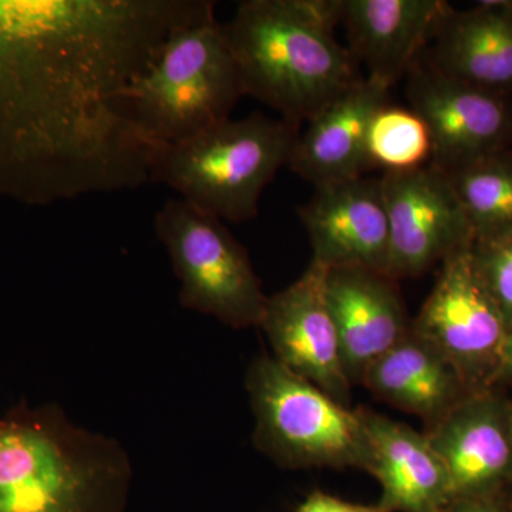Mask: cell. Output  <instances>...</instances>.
I'll return each instance as SVG.
<instances>
[{
  "label": "cell",
  "instance_id": "ffe728a7",
  "mask_svg": "<svg viewBox=\"0 0 512 512\" xmlns=\"http://www.w3.org/2000/svg\"><path fill=\"white\" fill-rule=\"evenodd\" d=\"M473 229L474 242L512 234V151L446 171Z\"/></svg>",
  "mask_w": 512,
  "mask_h": 512
},
{
  "label": "cell",
  "instance_id": "4316f807",
  "mask_svg": "<svg viewBox=\"0 0 512 512\" xmlns=\"http://www.w3.org/2000/svg\"><path fill=\"white\" fill-rule=\"evenodd\" d=\"M510 399H511V406H512V396H510Z\"/></svg>",
  "mask_w": 512,
  "mask_h": 512
},
{
  "label": "cell",
  "instance_id": "603a6c76",
  "mask_svg": "<svg viewBox=\"0 0 512 512\" xmlns=\"http://www.w3.org/2000/svg\"><path fill=\"white\" fill-rule=\"evenodd\" d=\"M296 512H390L382 504L363 505L348 503L333 495L315 491L308 495Z\"/></svg>",
  "mask_w": 512,
  "mask_h": 512
},
{
  "label": "cell",
  "instance_id": "52a82bcc",
  "mask_svg": "<svg viewBox=\"0 0 512 512\" xmlns=\"http://www.w3.org/2000/svg\"><path fill=\"white\" fill-rule=\"evenodd\" d=\"M154 229L170 256L185 309L229 328H259L268 296L247 249L224 222L180 198L157 211Z\"/></svg>",
  "mask_w": 512,
  "mask_h": 512
},
{
  "label": "cell",
  "instance_id": "4fadbf2b",
  "mask_svg": "<svg viewBox=\"0 0 512 512\" xmlns=\"http://www.w3.org/2000/svg\"><path fill=\"white\" fill-rule=\"evenodd\" d=\"M313 261L326 268L373 269L389 275L390 224L382 178L362 177L315 187L299 208Z\"/></svg>",
  "mask_w": 512,
  "mask_h": 512
},
{
  "label": "cell",
  "instance_id": "5bb4252c",
  "mask_svg": "<svg viewBox=\"0 0 512 512\" xmlns=\"http://www.w3.org/2000/svg\"><path fill=\"white\" fill-rule=\"evenodd\" d=\"M326 296L350 384L412 329L399 281L373 269L326 268Z\"/></svg>",
  "mask_w": 512,
  "mask_h": 512
},
{
  "label": "cell",
  "instance_id": "9a60e30c",
  "mask_svg": "<svg viewBox=\"0 0 512 512\" xmlns=\"http://www.w3.org/2000/svg\"><path fill=\"white\" fill-rule=\"evenodd\" d=\"M450 8L443 0H343L348 49L365 64V79L386 90L406 79Z\"/></svg>",
  "mask_w": 512,
  "mask_h": 512
},
{
  "label": "cell",
  "instance_id": "d4e9b609",
  "mask_svg": "<svg viewBox=\"0 0 512 512\" xmlns=\"http://www.w3.org/2000/svg\"><path fill=\"white\" fill-rule=\"evenodd\" d=\"M491 389L500 390V392L512 396V325L505 335L500 363H498Z\"/></svg>",
  "mask_w": 512,
  "mask_h": 512
},
{
  "label": "cell",
  "instance_id": "44dd1931",
  "mask_svg": "<svg viewBox=\"0 0 512 512\" xmlns=\"http://www.w3.org/2000/svg\"><path fill=\"white\" fill-rule=\"evenodd\" d=\"M367 154L384 173H404L431 163L433 144L429 128L410 107L386 103L370 121Z\"/></svg>",
  "mask_w": 512,
  "mask_h": 512
},
{
  "label": "cell",
  "instance_id": "9c48e42d",
  "mask_svg": "<svg viewBox=\"0 0 512 512\" xmlns=\"http://www.w3.org/2000/svg\"><path fill=\"white\" fill-rule=\"evenodd\" d=\"M390 224L389 275L396 281L426 274L474 244L473 229L443 168L430 163L384 173Z\"/></svg>",
  "mask_w": 512,
  "mask_h": 512
},
{
  "label": "cell",
  "instance_id": "484cf974",
  "mask_svg": "<svg viewBox=\"0 0 512 512\" xmlns=\"http://www.w3.org/2000/svg\"><path fill=\"white\" fill-rule=\"evenodd\" d=\"M510 512H512V493L510 495Z\"/></svg>",
  "mask_w": 512,
  "mask_h": 512
},
{
  "label": "cell",
  "instance_id": "8992f818",
  "mask_svg": "<svg viewBox=\"0 0 512 512\" xmlns=\"http://www.w3.org/2000/svg\"><path fill=\"white\" fill-rule=\"evenodd\" d=\"M241 79L217 18L175 32L131 87L138 127L157 146L181 143L231 119Z\"/></svg>",
  "mask_w": 512,
  "mask_h": 512
},
{
  "label": "cell",
  "instance_id": "ac0fdd59",
  "mask_svg": "<svg viewBox=\"0 0 512 512\" xmlns=\"http://www.w3.org/2000/svg\"><path fill=\"white\" fill-rule=\"evenodd\" d=\"M431 40L426 60L434 69L488 92L512 90V0L451 6Z\"/></svg>",
  "mask_w": 512,
  "mask_h": 512
},
{
  "label": "cell",
  "instance_id": "2e32d148",
  "mask_svg": "<svg viewBox=\"0 0 512 512\" xmlns=\"http://www.w3.org/2000/svg\"><path fill=\"white\" fill-rule=\"evenodd\" d=\"M389 101L390 90L363 77L308 121L296 137L288 167L315 187L362 177L372 168L370 121Z\"/></svg>",
  "mask_w": 512,
  "mask_h": 512
},
{
  "label": "cell",
  "instance_id": "3957f363",
  "mask_svg": "<svg viewBox=\"0 0 512 512\" xmlns=\"http://www.w3.org/2000/svg\"><path fill=\"white\" fill-rule=\"evenodd\" d=\"M131 480L119 441L57 404L22 403L0 419V512H124Z\"/></svg>",
  "mask_w": 512,
  "mask_h": 512
},
{
  "label": "cell",
  "instance_id": "8fae6325",
  "mask_svg": "<svg viewBox=\"0 0 512 512\" xmlns=\"http://www.w3.org/2000/svg\"><path fill=\"white\" fill-rule=\"evenodd\" d=\"M325 279L326 266L312 259L293 284L268 296L259 329L282 366L349 406L352 384L343 367Z\"/></svg>",
  "mask_w": 512,
  "mask_h": 512
},
{
  "label": "cell",
  "instance_id": "ba28073f",
  "mask_svg": "<svg viewBox=\"0 0 512 512\" xmlns=\"http://www.w3.org/2000/svg\"><path fill=\"white\" fill-rule=\"evenodd\" d=\"M471 247L441 264L429 298L412 319V330L476 393L491 389L508 325L478 274Z\"/></svg>",
  "mask_w": 512,
  "mask_h": 512
},
{
  "label": "cell",
  "instance_id": "5b68a950",
  "mask_svg": "<svg viewBox=\"0 0 512 512\" xmlns=\"http://www.w3.org/2000/svg\"><path fill=\"white\" fill-rule=\"evenodd\" d=\"M255 417L254 446L284 468H359L369 471L370 443L360 409L261 353L245 379Z\"/></svg>",
  "mask_w": 512,
  "mask_h": 512
},
{
  "label": "cell",
  "instance_id": "277c9868",
  "mask_svg": "<svg viewBox=\"0 0 512 512\" xmlns=\"http://www.w3.org/2000/svg\"><path fill=\"white\" fill-rule=\"evenodd\" d=\"M298 126L254 113L158 147L151 183L222 222L254 220L265 188L288 165Z\"/></svg>",
  "mask_w": 512,
  "mask_h": 512
},
{
  "label": "cell",
  "instance_id": "7402d4cb",
  "mask_svg": "<svg viewBox=\"0 0 512 512\" xmlns=\"http://www.w3.org/2000/svg\"><path fill=\"white\" fill-rule=\"evenodd\" d=\"M474 264L485 288L493 296L508 328L512 325V234L474 242Z\"/></svg>",
  "mask_w": 512,
  "mask_h": 512
},
{
  "label": "cell",
  "instance_id": "6da1fadb",
  "mask_svg": "<svg viewBox=\"0 0 512 512\" xmlns=\"http://www.w3.org/2000/svg\"><path fill=\"white\" fill-rule=\"evenodd\" d=\"M211 0H0V198L45 207L151 183L131 87Z\"/></svg>",
  "mask_w": 512,
  "mask_h": 512
},
{
  "label": "cell",
  "instance_id": "d6986e66",
  "mask_svg": "<svg viewBox=\"0 0 512 512\" xmlns=\"http://www.w3.org/2000/svg\"><path fill=\"white\" fill-rule=\"evenodd\" d=\"M376 399L436 426L470 396L463 377L412 329L367 369L362 380Z\"/></svg>",
  "mask_w": 512,
  "mask_h": 512
},
{
  "label": "cell",
  "instance_id": "7c38bea8",
  "mask_svg": "<svg viewBox=\"0 0 512 512\" xmlns=\"http://www.w3.org/2000/svg\"><path fill=\"white\" fill-rule=\"evenodd\" d=\"M424 433L447 468L453 501L512 493L508 394L495 389L471 393Z\"/></svg>",
  "mask_w": 512,
  "mask_h": 512
},
{
  "label": "cell",
  "instance_id": "30bf717a",
  "mask_svg": "<svg viewBox=\"0 0 512 512\" xmlns=\"http://www.w3.org/2000/svg\"><path fill=\"white\" fill-rule=\"evenodd\" d=\"M410 109L429 128L431 163L444 171L508 150L512 109L503 94L488 92L417 60L406 76Z\"/></svg>",
  "mask_w": 512,
  "mask_h": 512
},
{
  "label": "cell",
  "instance_id": "cb8c5ba5",
  "mask_svg": "<svg viewBox=\"0 0 512 512\" xmlns=\"http://www.w3.org/2000/svg\"><path fill=\"white\" fill-rule=\"evenodd\" d=\"M510 495L461 498L451 501L441 512H510Z\"/></svg>",
  "mask_w": 512,
  "mask_h": 512
},
{
  "label": "cell",
  "instance_id": "e0dca14e",
  "mask_svg": "<svg viewBox=\"0 0 512 512\" xmlns=\"http://www.w3.org/2000/svg\"><path fill=\"white\" fill-rule=\"evenodd\" d=\"M370 443L372 474L382 485L380 504L390 512H441L453 501L450 478L426 433L360 409Z\"/></svg>",
  "mask_w": 512,
  "mask_h": 512
},
{
  "label": "cell",
  "instance_id": "7a4b0ae2",
  "mask_svg": "<svg viewBox=\"0 0 512 512\" xmlns=\"http://www.w3.org/2000/svg\"><path fill=\"white\" fill-rule=\"evenodd\" d=\"M342 12L343 0L239 3L222 33L244 96L299 127L359 83V64L335 37Z\"/></svg>",
  "mask_w": 512,
  "mask_h": 512
}]
</instances>
